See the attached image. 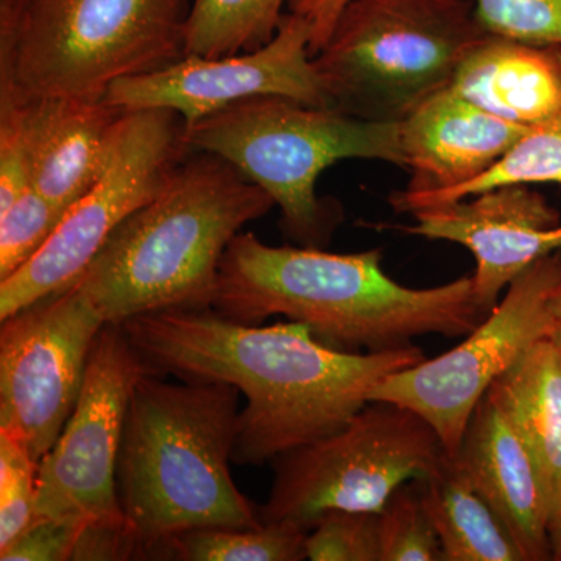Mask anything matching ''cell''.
Masks as SVG:
<instances>
[{
  "instance_id": "6da1fadb",
  "label": "cell",
  "mask_w": 561,
  "mask_h": 561,
  "mask_svg": "<svg viewBox=\"0 0 561 561\" xmlns=\"http://www.w3.org/2000/svg\"><path fill=\"white\" fill-rule=\"evenodd\" d=\"M121 327L151 370L238 387L247 408L232 463L253 467L341 431L382 379L426 359L416 345L351 353L297 321L251 327L213 308L144 313Z\"/></svg>"
},
{
  "instance_id": "7a4b0ae2",
  "label": "cell",
  "mask_w": 561,
  "mask_h": 561,
  "mask_svg": "<svg viewBox=\"0 0 561 561\" xmlns=\"http://www.w3.org/2000/svg\"><path fill=\"white\" fill-rule=\"evenodd\" d=\"M382 257V249L272 247L239 232L221 257L210 308L251 327L280 316L351 353L404 348L424 335L463 337L485 319L472 276L415 289L387 275Z\"/></svg>"
},
{
  "instance_id": "3957f363",
  "label": "cell",
  "mask_w": 561,
  "mask_h": 561,
  "mask_svg": "<svg viewBox=\"0 0 561 561\" xmlns=\"http://www.w3.org/2000/svg\"><path fill=\"white\" fill-rule=\"evenodd\" d=\"M239 397L231 383L171 382L153 370L135 383L117 457V493L140 559L164 560L169 541L184 531L264 524L230 471Z\"/></svg>"
},
{
  "instance_id": "277c9868",
  "label": "cell",
  "mask_w": 561,
  "mask_h": 561,
  "mask_svg": "<svg viewBox=\"0 0 561 561\" xmlns=\"http://www.w3.org/2000/svg\"><path fill=\"white\" fill-rule=\"evenodd\" d=\"M271 195L217 154L192 150L160 195L110 236L77 280L106 323L213 305L221 257Z\"/></svg>"
},
{
  "instance_id": "5b68a950",
  "label": "cell",
  "mask_w": 561,
  "mask_h": 561,
  "mask_svg": "<svg viewBox=\"0 0 561 561\" xmlns=\"http://www.w3.org/2000/svg\"><path fill=\"white\" fill-rule=\"evenodd\" d=\"M192 150L217 154L267 192L280 230L300 247L324 249L345 219L342 206L317 195L321 173L343 160L404 169L400 122L365 121L278 95L234 103L187 127Z\"/></svg>"
},
{
  "instance_id": "8992f818",
  "label": "cell",
  "mask_w": 561,
  "mask_h": 561,
  "mask_svg": "<svg viewBox=\"0 0 561 561\" xmlns=\"http://www.w3.org/2000/svg\"><path fill=\"white\" fill-rule=\"evenodd\" d=\"M192 0H32L0 41V95L101 101L184 57Z\"/></svg>"
},
{
  "instance_id": "52a82bcc",
  "label": "cell",
  "mask_w": 561,
  "mask_h": 561,
  "mask_svg": "<svg viewBox=\"0 0 561 561\" xmlns=\"http://www.w3.org/2000/svg\"><path fill=\"white\" fill-rule=\"evenodd\" d=\"M489 35L472 0H351L313 66L332 110L401 122Z\"/></svg>"
},
{
  "instance_id": "ba28073f",
  "label": "cell",
  "mask_w": 561,
  "mask_h": 561,
  "mask_svg": "<svg viewBox=\"0 0 561 561\" xmlns=\"http://www.w3.org/2000/svg\"><path fill=\"white\" fill-rule=\"evenodd\" d=\"M446 456L419 413L370 401L341 431L272 461L275 478L260 507L262 523L311 530L328 511L379 513L394 491L423 481Z\"/></svg>"
},
{
  "instance_id": "9c48e42d",
  "label": "cell",
  "mask_w": 561,
  "mask_h": 561,
  "mask_svg": "<svg viewBox=\"0 0 561 561\" xmlns=\"http://www.w3.org/2000/svg\"><path fill=\"white\" fill-rule=\"evenodd\" d=\"M171 110L125 111L94 186L24 267L0 280V321L72 287L117 228L153 201L192 149Z\"/></svg>"
},
{
  "instance_id": "30bf717a",
  "label": "cell",
  "mask_w": 561,
  "mask_h": 561,
  "mask_svg": "<svg viewBox=\"0 0 561 561\" xmlns=\"http://www.w3.org/2000/svg\"><path fill=\"white\" fill-rule=\"evenodd\" d=\"M561 283V251L531 264L512 280L504 297L467 335L440 356L387 376L371 401H389L419 413L434 427L449 456L459 453L472 413L490 387L560 321L551 295Z\"/></svg>"
},
{
  "instance_id": "8fae6325",
  "label": "cell",
  "mask_w": 561,
  "mask_h": 561,
  "mask_svg": "<svg viewBox=\"0 0 561 561\" xmlns=\"http://www.w3.org/2000/svg\"><path fill=\"white\" fill-rule=\"evenodd\" d=\"M149 370L124 328L106 323L92 346L76 409L39 461L33 519L125 522L117 457L131 391Z\"/></svg>"
},
{
  "instance_id": "7c38bea8",
  "label": "cell",
  "mask_w": 561,
  "mask_h": 561,
  "mask_svg": "<svg viewBox=\"0 0 561 561\" xmlns=\"http://www.w3.org/2000/svg\"><path fill=\"white\" fill-rule=\"evenodd\" d=\"M105 324L77 284L2 320L0 430L24 438L35 460L50 451L76 409Z\"/></svg>"
},
{
  "instance_id": "4fadbf2b",
  "label": "cell",
  "mask_w": 561,
  "mask_h": 561,
  "mask_svg": "<svg viewBox=\"0 0 561 561\" xmlns=\"http://www.w3.org/2000/svg\"><path fill=\"white\" fill-rule=\"evenodd\" d=\"M311 39V22L289 10L260 49L219 58L184 55L165 68L114 81L103 99L124 111L171 110L187 127L261 95L331 108L313 66Z\"/></svg>"
},
{
  "instance_id": "5bb4252c",
  "label": "cell",
  "mask_w": 561,
  "mask_h": 561,
  "mask_svg": "<svg viewBox=\"0 0 561 561\" xmlns=\"http://www.w3.org/2000/svg\"><path fill=\"white\" fill-rule=\"evenodd\" d=\"M397 230L465 247L476 261V301L489 316L501 294L535 262L561 251V216L534 186L511 184L415 210Z\"/></svg>"
},
{
  "instance_id": "9a60e30c",
  "label": "cell",
  "mask_w": 561,
  "mask_h": 561,
  "mask_svg": "<svg viewBox=\"0 0 561 561\" xmlns=\"http://www.w3.org/2000/svg\"><path fill=\"white\" fill-rule=\"evenodd\" d=\"M401 124L404 169L411 181L391 192L400 214L440 205L453 192L481 179L527 128L501 119L446 88L416 106Z\"/></svg>"
},
{
  "instance_id": "2e32d148",
  "label": "cell",
  "mask_w": 561,
  "mask_h": 561,
  "mask_svg": "<svg viewBox=\"0 0 561 561\" xmlns=\"http://www.w3.org/2000/svg\"><path fill=\"white\" fill-rule=\"evenodd\" d=\"M454 457L507 527L524 561L552 560L551 513L540 474L522 437L489 397L472 413Z\"/></svg>"
},
{
  "instance_id": "e0dca14e",
  "label": "cell",
  "mask_w": 561,
  "mask_h": 561,
  "mask_svg": "<svg viewBox=\"0 0 561 561\" xmlns=\"http://www.w3.org/2000/svg\"><path fill=\"white\" fill-rule=\"evenodd\" d=\"M20 102L31 142L32 186L66 214L102 175L114 127L125 111L105 99Z\"/></svg>"
},
{
  "instance_id": "ac0fdd59",
  "label": "cell",
  "mask_w": 561,
  "mask_h": 561,
  "mask_svg": "<svg viewBox=\"0 0 561 561\" xmlns=\"http://www.w3.org/2000/svg\"><path fill=\"white\" fill-rule=\"evenodd\" d=\"M449 90L501 119L540 124L561 108V46L489 35L461 62Z\"/></svg>"
},
{
  "instance_id": "d6986e66",
  "label": "cell",
  "mask_w": 561,
  "mask_h": 561,
  "mask_svg": "<svg viewBox=\"0 0 561 561\" xmlns=\"http://www.w3.org/2000/svg\"><path fill=\"white\" fill-rule=\"evenodd\" d=\"M540 474L552 524L561 516V357L552 337L535 343L490 387Z\"/></svg>"
},
{
  "instance_id": "ffe728a7",
  "label": "cell",
  "mask_w": 561,
  "mask_h": 561,
  "mask_svg": "<svg viewBox=\"0 0 561 561\" xmlns=\"http://www.w3.org/2000/svg\"><path fill=\"white\" fill-rule=\"evenodd\" d=\"M419 486L443 561H524L507 527L468 481L456 457L448 454Z\"/></svg>"
},
{
  "instance_id": "44dd1931",
  "label": "cell",
  "mask_w": 561,
  "mask_h": 561,
  "mask_svg": "<svg viewBox=\"0 0 561 561\" xmlns=\"http://www.w3.org/2000/svg\"><path fill=\"white\" fill-rule=\"evenodd\" d=\"M290 0H192L184 55L205 58L253 51L271 43Z\"/></svg>"
},
{
  "instance_id": "7402d4cb",
  "label": "cell",
  "mask_w": 561,
  "mask_h": 561,
  "mask_svg": "<svg viewBox=\"0 0 561 561\" xmlns=\"http://www.w3.org/2000/svg\"><path fill=\"white\" fill-rule=\"evenodd\" d=\"M308 531L289 523L262 524L250 529H195L176 535L164 560L300 561Z\"/></svg>"
},
{
  "instance_id": "603a6c76",
  "label": "cell",
  "mask_w": 561,
  "mask_h": 561,
  "mask_svg": "<svg viewBox=\"0 0 561 561\" xmlns=\"http://www.w3.org/2000/svg\"><path fill=\"white\" fill-rule=\"evenodd\" d=\"M511 184H561V108L549 119L527 128L485 175L453 192L440 205Z\"/></svg>"
},
{
  "instance_id": "cb8c5ba5",
  "label": "cell",
  "mask_w": 561,
  "mask_h": 561,
  "mask_svg": "<svg viewBox=\"0 0 561 561\" xmlns=\"http://www.w3.org/2000/svg\"><path fill=\"white\" fill-rule=\"evenodd\" d=\"M378 534L379 561H443L419 481L404 483L391 494L378 513Z\"/></svg>"
},
{
  "instance_id": "d4e9b609",
  "label": "cell",
  "mask_w": 561,
  "mask_h": 561,
  "mask_svg": "<svg viewBox=\"0 0 561 561\" xmlns=\"http://www.w3.org/2000/svg\"><path fill=\"white\" fill-rule=\"evenodd\" d=\"M38 470L24 438L0 430V551L33 522Z\"/></svg>"
},
{
  "instance_id": "484cf974",
  "label": "cell",
  "mask_w": 561,
  "mask_h": 561,
  "mask_svg": "<svg viewBox=\"0 0 561 561\" xmlns=\"http://www.w3.org/2000/svg\"><path fill=\"white\" fill-rule=\"evenodd\" d=\"M65 216L33 186L0 213V280L39 253Z\"/></svg>"
},
{
  "instance_id": "4316f807",
  "label": "cell",
  "mask_w": 561,
  "mask_h": 561,
  "mask_svg": "<svg viewBox=\"0 0 561 561\" xmlns=\"http://www.w3.org/2000/svg\"><path fill=\"white\" fill-rule=\"evenodd\" d=\"M312 561H379L378 513L328 511L306 538Z\"/></svg>"
},
{
  "instance_id": "83f0119b",
  "label": "cell",
  "mask_w": 561,
  "mask_h": 561,
  "mask_svg": "<svg viewBox=\"0 0 561 561\" xmlns=\"http://www.w3.org/2000/svg\"><path fill=\"white\" fill-rule=\"evenodd\" d=\"M491 35L561 46V0H472Z\"/></svg>"
},
{
  "instance_id": "f1b7e54d",
  "label": "cell",
  "mask_w": 561,
  "mask_h": 561,
  "mask_svg": "<svg viewBox=\"0 0 561 561\" xmlns=\"http://www.w3.org/2000/svg\"><path fill=\"white\" fill-rule=\"evenodd\" d=\"M32 187V153L24 105L0 95V213Z\"/></svg>"
},
{
  "instance_id": "f546056e",
  "label": "cell",
  "mask_w": 561,
  "mask_h": 561,
  "mask_svg": "<svg viewBox=\"0 0 561 561\" xmlns=\"http://www.w3.org/2000/svg\"><path fill=\"white\" fill-rule=\"evenodd\" d=\"M84 524L66 519H33L5 551L2 561H68L72 560Z\"/></svg>"
},
{
  "instance_id": "4dcf8cb0",
  "label": "cell",
  "mask_w": 561,
  "mask_h": 561,
  "mask_svg": "<svg viewBox=\"0 0 561 561\" xmlns=\"http://www.w3.org/2000/svg\"><path fill=\"white\" fill-rule=\"evenodd\" d=\"M133 559H140V548L127 522L87 524L72 556L81 561Z\"/></svg>"
},
{
  "instance_id": "1f68e13d",
  "label": "cell",
  "mask_w": 561,
  "mask_h": 561,
  "mask_svg": "<svg viewBox=\"0 0 561 561\" xmlns=\"http://www.w3.org/2000/svg\"><path fill=\"white\" fill-rule=\"evenodd\" d=\"M351 0H290L289 10L300 13L312 27L311 54H319Z\"/></svg>"
},
{
  "instance_id": "d6a6232c",
  "label": "cell",
  "mask_w": 561,
  "mask_h": 561,
  "mask_svg": "<svg viewBox=\"0 0 561 561\" xmlns=\"http://www.w3.org/2000/svg\"><path fill=\"white\" fill-rule=\"evenodd\" d=\"M32 0H0V41L10 38Z\"/></svg>"
},
{
  "instance_id": "836d02e7",
  "label": "cell",
  "mask_w": 561,
  "mask_h": 561,
  "mask_svg": "<svg viewBox=\"0 0 561 561\" xmlns=\"http://www.w3.org/2000/svg\"><path fill=\"white\" fill-rule=\"evenodd\" d=\"M552 560L561 561V516L551 527Z\"/></svg>"
},
{
  "instance_id": "e575fe53",
  "label": "cell",
  "mask_w": 561,
  "mask_h": 561,
  "mask_svg": "<svg viewBox=\"0 0 561 561\" xmlns=\"http://www.w3.org/2000/svg\"><path fill=\"white\" fill-rule=\"evenodd\" d=\"M551 309L553 317L561 321V283L556 287L551 295Z\"/></svg>"
},
{
  "instance_id": "d590c367",
  "label": "cell",
  "mask_w": 561,
  "mask_h": 561,
  "mask_svg": "<svg viewBox=\"0 0 561 561\" xmlns=\"http://www.w3.org/2000/svg\"><path fill=\"white\" fill-rule=\"evenodd\" d=\"M552 341H553V343H556L557 348H559V353H560V357H561V321L559 323V327L556 328V331H553Z\"/></svg>"
}]
</instances>
